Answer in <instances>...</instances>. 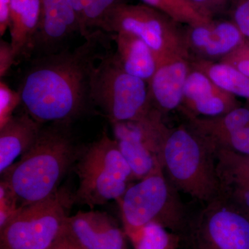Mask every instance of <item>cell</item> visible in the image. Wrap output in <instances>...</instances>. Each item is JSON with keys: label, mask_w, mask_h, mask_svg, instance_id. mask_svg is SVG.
Here are the masks:
<instances>
[{"label": "cell", "mask_w": 249, "mask_h": 249, "mask_svg": "<svg viewBox=\"0 0 249 249\" xmlns=\"http://www.w3.org/2000/svg\"><path fill=\"white\" fill-rule=\"evenodd\" d=\"M106 33H91L81 45L38 55L23 76L19 90L24 111L38 124H71L91 104L96 62L104 54Z\"/></svg>", "instance_id": "cell-1"}, {"label": "cell", "mask_w": 249, "mask_h": 249, "mask_svg": "<svg viewBox=\"0 0 249 249\" xmlns=\"http://www.w3.org/2000/svg\"><path fill=\"white\" fill-rule=\"evenodd\" d=\"M70 124H44L29 150L1 174V183L11 192L18 208L47 199L78 160L81 150Z\"/></svg>", "instance_id": "cell-2"}, {"label": "cell", "mask_w": 249, "mask_h": 249, "mask_svg": "<svg viewBox=\"0 0 249 249\" xmlns=\"http://www.w3.org/2000/svg\"><path fill=\"white\" fill-rule=\"evenodd\" d=\"M160 161L178 191L204 204L219 197L213 144L191 125L168 129Z\"/></svg>", "instance_id": "cell-3"}, {"label": "cell", "mask_w": 249, "mask_h": 249, "mask_svg": "<svg viewBox=\"0 0 249 249\" xmlns=\"http://www.w3.org/2000/svg\"><path fill=\"white\" fill-rule=\"evenodd\" d=\"M161 165L138 183L129 186L118 200L126 235L150 223L177 231L188 225L186 206Z\"/></svg>", "instance_id": "cell-4"}, {"label": "cell", "mask_w": 249, "mask_h": 249, "mask_svg": "<svg viewBox=\"0 0 249 249\" xmlns=\"http://www.w3.org/2000/svg\"><path fill=\"white\" fill-rule=\"evenodd\" d=\"M76 162L79 186L74 193L75 203L91 209L120 199L134 179L117 142L106 132L81 150Z\"/></svg>", "instance_id": "cell-5"}, {"label": "cell", "mask_w": 249, "mask_h": 249, "mask_svg": "<svg viewBox=\"0 0 249 249\" xmlns=\"http://www.w3.org/2000/svg\"><path fill=\"white\" fill-rule=\"evenodd\" d=\"M74 194L67 188L18 208L0 229L1 249H49L62 235Z\"/></svg>", "instance_id": "cell-6"}, {"label": "cell", "mask_w": 249, "mask_h": 249, "mask_svg": "<svg viewBox=\"0 0 249 249\" xmlns=\"http://www.w3.org/2000/svg\"><path fill=\"white\" fill-rule=\"evenodd\" d=\"M91 101L111 124L141 120L156 109L148 83L124 71L114 53L105 54L96 65Z\"/></svg>", "instance_id": "cell-7"}, {"label": "cell", "mask_w": 249, "mask_h": 249, "mask_svg": "<svg viewBox=\"0 0 249 249\" xmlns=\"http://www.w3.org/2000/svg\"><path fill=\"white\" fill-rule=\"evenodd\" d=\"M177 24L146 4L124 3L109 14L101 31L108 34L125 33L139 37L152 49L159 64L177 56L190 58L184 34Z\"/></svg>", "instance_id": "cell-8"}, {"label": "cell", "mask_w": 249, "mask_h": 249, "mask_svg": "<svg viewBox=\"0 0 249 249\" xmlns=\"http://www.w3.org/2000/svg\"><path fill=\"white\" fill-rule=\"evenodd\" d=\"M194 249H249V212L238 205L216 198L190 217Z\"/></svg>", "instance_id": "cell-9"}, {"label": "cell", "mask_w": 249, "mask_h": 249, "mask_svg": "<svg viewBox=\"0 0 249 249\" xmlns=\"http://www.w3.org/2000/svg\"><path fill=\"white\" fill-rule=\"evenodd\" d=\"M62 235L85 249H128L124 231L111 216L100 211L69 216Z\"/></svg>", "instance_id": "cell-10"}, {"label": "cell", "mask_w": 249, "mask_h": 249, "mask_svg": "<svg viewBox=\"0 0 249 249\" xmlns=\"http://www.w3.org/2000/svg\"><path fill=\"white\" fill-rule=\"evenodd\" d=\"M181 107L188 118H213L227 114L238 106L235 96L221 89L206 73L192 66Z\"/></svg>", "instance_id": "cell-11"}, {"label": "cell", "mask_w": 249, "mask_h": 249, "mask_svg": "<svg viewBox=\"0 0 249 249\" xmlns=\"http://www.w3.org/2000/svg\"><path fill=\"white\" fill-rule=\"evenodd\" d=\"M188 27L184 33L187 49L199 57L198 60H222L237 49L243 36L235 23L227 20L212 19Z\"/></svg>", "instance_id": "cell-12"}, {"label": "cell", "mask_w": 249, "mask_h": 249, "mask_svg": "<svg viewBox=\"0 0 249 249\" xmlns=\"http://www.w3.org/2000/svg\"><path fill=\"white\" fill-rule=\"evenodd\" d=\"M42 17L34 52L38 55L55 53L73 34H80V26L70 0H41Z\"/></svg>", "instance_id": "cell-13"}, {"label": "cell", "mask_w": 249, "mask_h": 249, "mask_svg": "<svg viewBox=\"0 0 249 249\" xmlns=\"http://www.w3.org/2000/svg\"><path fill=\"white\" fill-rule=\"evenodd\" d=\"M189 57L177 56L158 64L148 83L152 106L162 114L180 107L192 69Z\"/></svg>", "instance_id": "cell-14"}, {"label": "cell", "mask_w": 249, "mask_h": 249, "mask_svg": "<svg viewBox=\"0 0 249 249\" xmlns=\"http://www.w3.org/2000/svg\"><path fill=\"white\" fill-rule=\"evenodd\" d=\"M214 147L219 196L249 212V156Z\"/></svg>", "instance_id": "cell-15"}, {"label": "cell", "mask_w": 249, "mask_h": 249, "mask_svg": "<svg viewBox=\"0 0 249 249\" xmlns=\"http://www.w3.org/2000/svg\"><path fill=\"white\" fill-rule=\"evenodd\" d=\"M111 125L114 139L132 170L134 179H142L161 165L157 155L147 145L138 121L114 123Z\"/></svg>", "instance_id": "cell-16"}, {"label": "cell", "mask_w": 249, "mask_h": 249, "mask_svg": "<svg viewBox=\"0 0 249 249\" xmlns=\"http://www.w3.org/2000/svg\"><path fill=\"white\" fill-rule=\"evenodd\" d=\"M42 17L41 0H12L9 31L16 61L34 52Z\"/></svg>", "instance_id": "cell-17"}, {"label": "cell", "mask_w": 249, "mask_h": 249, "mask_svg": "<svg viewBox=\"0 0 249 249\" xmlns=\"http://www.w3.org/2000/svg\"><path fill=\"white\" fill-rule=\"evenodd\" d=\"M42 126L24 111L13 116L0 127V173H4L18 157L29 150Z\"/></svg>", "instance_id": "cell-18"}, {"label": "cell", "mask_w": 249, "mask_h": 249, "mask_svg": "<svg viewBox=\"0 0 249 249\" xmlns=\"http://www.w3.org/2000/svg\"><path fill=\"white\" fill-rule=\"evenodd\" d=\"M111 37L116 45L114 55L123 70L150 83L158 66L152 49L143 41L131 34L117 33L112 34Z\"/></svg>", "instance_id": "cell-19"}, {"label": "cell", "mask_w": 249, "mask_h": 249, "mask_svg": "<svg viewBox=\"0 0 249 249\" xmlns=\"http://www.w3.org/2000/svg\"><path fill=\"white\" fill-rule=\"evenodd\" d=\"M192 66L206 73L214 84L227 92L249 98V77L224 62L196 60Z\"/></svg>", "instance_id": "cell-20"}, {"label": "cell", "mask_w": 249, "mask_h": 249, "mask_svg": "<svg viewBox=\"0 0 249 249\" xmlns=\"http://www.w3.org/2000/svg\"><path fill=\"white\" fill-rule=\"evenodd\" d=\"M188 119L190 125L195 130L213 142L248 125L249 108L237 107L217 117H191Z\"/></svg>", "instance_id": "cell-21"}, {"label": "cell", "mask_w": 249, "mask_h": 249, "mask_svg": "<svg viewBox=\"0 0 249 249\" xmlns=\"http://www.w3.org/2000/svg\"><path fill=\"white\" fill-rule=\"evenodd\" d=\"M144 4L158 10L175 22L186 24L187 26L196 25L211 20L206 17L190 0H141Z\"/></svg>", "instance_id": "cell-22"}, {"label": "cell", "mask_w": 249, "mask_h": 249, "mask_svg": "<svg viewBox=\"0 0 249 249\" xmlns=\"http://www.w3.org/2000/svg\"><path fill=\"white\" fill-rule=\"evenodd\" d=\"M135 249H174L175 237L157 223L147 224L127 235Z\"/></svg>", "instance_id": "cell-23"}, {"label": "cell", "mask_w": 249, "mask_h": 249, "mask_svg": "<svg viewBox=\"0 0 249 249\" xmlns=\"http://www.w3.org/2000/svg\"><path fill=\"white\" fill-rule=\"evenodd\" d=\"M124 0H89L83 15L80 35L87 38L96 31H101L105 21Z\"/></svg>", "instance_id": "cell-24"}, {"label": "cell", "mask_w": 249, "mask_h": 249, "mask_svg": "<svg viewBox=\"0 0 249 249\" xmlns=\"http://www.w3.org/2000/svg\"><path fill=\"white\" fill-rule=\"evenodd\" d=\"M211 142L215 146L224 147L242 155L249 156V124L236 129Z\"/></svg>", "instance_id": "cell-25"}, {"label": "cell", "mask_w": 249, "mask_h": 249, "mask_svg": "<svg viewBox=\"0 0 249 249\" xmlns=\"http://www.w3.org/2000/svg\"><path fill=\"white\" fill-rule=\"evenodd\" d=\"M20 92L14 90L1 80L0 82V127L13 117L16 107L21 104Z\"/></svg>", "instance_id": "cell-26"}, {"label": "cell", "mask_w": 249, "mask_h": 249, "mask_svg": "<svg viewBox=\"0 0 249 249\" xmlns=\"http://www.w3.org/2000/svg\"><path fill=\"white\" fill-rule=\"evenodd\" d=\"M16 62L14 49L11 42H6L2 38L0 40V78L8 73L10 69Z\"/></svg>", "instance_id": "cell-27"}, {"label": "cell", "mask_w": 249, "mask_h": 249, "mask_svg": "<svg viewBox=\"0 0 249 249\" xmlns=\"http://www.w3.org/2000/svg\"><path fill=\"white\" fill-rule=\"evenodd\" d=\"M234 23L242 35L249 37V2L241 1L233 11Z\"/></svg>", "instance_id": "cell-28"}, {"label": "cell", "mask_w": 249, "mask_h": 249, "mask_svg": "<svg viewBox=\"0 0 249 249\" xmlns=\"http://www.w3.org/2000/svg\"><path fill=\"white\" fill-rule=\"evenodd\" d=\"M192 4L206 17L213 19L217 14L227 6L229 0H190Z\"/></svg>", "instance_id": "cell-29"}, {"label": "cell", "mask_w": 249, "mask_h": 249, "mask_svg": "<svg viewBox=\"0 0 249 249\" xmlns=\"http://www.w3.org/2000/svg\"><path fill=\"white\" fill-rule=\"evenodd\" d=\"M222 62L231 65L241 73L249 77V58H244L236 49L225 58H223Z\"/></svg>", "instance_id": "cell-30"}, {"label": "cell", "mask_w": 249, "mask_h": 249, "mask_svg": "<svg viewBox=\"0 0 249 249\" xmlns=\"http://www.w3.org/2000/svg\"><path fill=\"white\" fill-rule=\"evenodd\" d=\"M12 0H0V36L2 37L9 28Z\"/></svg>", "instance_id": "cell-31"}, {"label": "cell", "mask_w": 249, "mask_h": 249, "mask_svg": "<svg viewBox=\"0 0 249 249\" xmlns=\"http://www.w3.org/2000/svg\"><path fill=\"white\" fill-rule=\"evenodd\" d=\"M49 249H85L64 235L60 236Z\"/></svg>", "instance_id": "cell-32"}, {"label": "cell", "mask_w": 249, "mask_h": 249, "mask_svg": "<svg viewBox=\"0 0 249 249\" xmlns=\"http://www.w3.org/2000/svg\"><path fill=\"white\" fill-rule=\"evenodd\" d=\"M72 6L76 13L77 18H78V23L81 29L82 22H83V15H84L85 10L89 3V0H70Z\"/></svg>", "instance_id": "cell-33"}, {"label": "cell", "mask_w": 249, "mask_h": 249, "mask_svg": "<svg viewBox=\"0 0 249 249\" xmlns=\"http://www.w3.org/2000/svg\"><path fill=\"white\" fill-rule=\"evenodd\" d=\"M247 1H249V0H247Z\"/></svg>", "instance_id": "cell-34"}]
</instances>
